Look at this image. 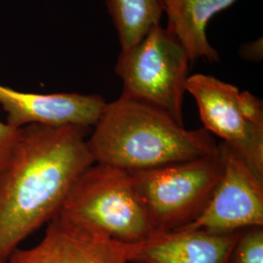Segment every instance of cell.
<instances>
[{
    "mask_svg": "<svg viewBox=\"0 0 263 263\" xmlns=\"http://www.w3.org/2000/svg\"><path fill=\"white\" fill-rule=\"evenodd\" d=\"M90 128L28 125L0 175V263L61 212L76 180L95 163Z\"/></svg>",
    "mask_w": 263,
    "mask_h": 263,
    "instance_id": "obj_1",
    "label": "cell"
},
{
    "mask_svg": "<svg viewBox=\"0 0 263 263\" xmlns=\"http://www.w3.org/2000/svg\"><path fill=\"white\" fill-rule=\"evenodd\" d=\"M87 143L95 163L130 173L217 152L204 128L187 130L161 109L122 95L106 103Z\"/></svg>",
    "mask_w": 263,
    "mask_h": 263,
    "instance_id": "obj_2",
    "label": "cell"
},
{
    "mask_svg": "<svg viewBox=\"0 0 263 263\" xmlns=\"http://www.w3.org/2000/svg\"><path fill=\"white\" fill-rule=\"evenodd\" d=\"M155 233L183 229L208 207L222 176L218 153L131 173Z\"/></svg>",
    "mask_w": 263,
    "mask_h": 263,
    "instance_id": "obj_3",
    "label": "cell"
},
{
    "mask_svg": "<svg viewBox=\"0 0 263 263\" xmlns=\"http://www.w3.org/2000/svg\"><path fill=\"white\" fill-rule=\"evenodd\" d=\"M190 59L167 28L161 25L135 46L121 50L115 72L122 80V96L161 109L183 124V99Z\"/></svg>",
    "mask_w": 263,
    "mask_h": 263,
    "instance_id": "obj_4",
    "label": "cell"
},
{
    "mask_svg": "<svg viewBox=\"0 0 263 263\" xmlns=\"http://www.w3.org/2000/svg\"><path fill=\"white\" fill-rule=\"evenodd\" d=\"M98 227L114 240L139 244L155 234L130 172L94 163L76 180L60 212Z\"/></svg>",
    "mask_w": 263,
    "mask_h": 263,
    "instance_id": "obj_5",
    "label": "cell"
},
{
    "mask_svg": "<svg viewBox=\"0 0 263 263\" xmlns=\"http://www.w3.org/2000/svg\"><path fill=\"white\" fill-rule=\"evenodd\" d=\"M185 89L196 102L204 129L219 137L263 179L262 101L202 73L188 76Z\"/></svg>",
    "mask_w": 263,
    "mask_h": 263,
    "instance_id": "obj_6",
    "label": "cell"
},
{
    "mask_svg": "<svg viewBox=\"0 0 263 263\" xmlns=\"http://www.w3.org/2000/svg\"><path fill=\"white\" fill-rule=\"evenodd\" d=\"M217 153L221 179L204 213L183 229L234 232L263 226V179L226 142L217 143Z\"/></svg>",
    "mask_w": 263,
    "mask_h": 263,
    "instance_id": "obj_7",
    "label": "cell"
},
{
    "mask_svg": "<svg viewBox=\"0 0 263 263\" xmlns=\"http://www.w3.org/2000/svg\"><path fill=\"white\" fill-rule=\"evenodd\" d=\"M139 246L114 240L89 222L59 213L39 244L17 249L8 263H132Z\"/></svg>",
    "mask_w": 263,
    "mask_h": 263,
    "instance_id": "obj_8",
    "label": "cell"
},
{
    "mask_svg": "<svg viewBox=\"0 0 263 263\" xmlns=\"http://www.w3.org/2000/svg\"><path fill=\"white\" fill-rule=\"evenodd\" d=\"M106 102L100 95L78 93L34 94L0 84V105L6 123L22 129L28 125L94 127Z\"/></svg>",
    "mask_w": 263,
    "mask_h": 263,
    "instance_id": "obj_9",
    "label": "cell"
},
{
    "mask_svg": "<svg viewBox=\"0 0 263 263\" xmlns=\"http://www.w3.org/2000/svg\"><path fill=\"white\" fill-rule=\"evenodd\" d=\"M239 231L181 229L155 233L140 243L132 263H227Z\"/></svg>",
    "mask_w": 263,
    "mask_h": 263,
    "instance_id": "obj_10",
    "label": "cell"
},
{
    "mask_svg": "<svg viewBox=\"0 0 263 263\" xmlns=\"http://www.w3.org/2000/svg\"><path fill=\"white\" fill-rule=\"evenodd\" d=\"M237 0H166L167 30L185 49L191 62H218L219 56L207 37L209 22Z\"/></svg>",
    "mask_w": 263,
    "mask_h": 263,
    "instance_id": "obj_11",
    "label": "cell"
},
{
    "mask_svg": "<svg viewBox=\"0 0 263 263\" xmlns=\"http://www.w3.org/2000/svg\"><path fill=\"white\" fill-rule=\"evenodd\" d=\"M166 0H106L121 50L135 46L160 25Z\"/></svg>",
    "mask_w": 263,
    "mask_h": 263,
    "instance_id": "obj_12",
    "label": "cell"
},
{
    "mask_svg": "<svg viewBox=\"0 0 263 263\" xmlns=\"http://www.w3.org/2000/svg\"><path fill=\"white\" fill-rule=\"evenodd\" d=\"M227 263H263V226L239 231Z\"/></svg>",
    "mask_w": 263,
    "mask_h": 263,
    "instance_id": "obj_13",
    "label": "cell"
},
{
    "mask_svg": "<svg viewBox=\"0 0 263 263\" xmlns=\"http://www.w3.org/2000/svg\"><path fill=\"white\" fill-rule=\"evenodd\" d=\"M21 129L0 121V175L8 167L19 143Z\"/></svg>",
    "mask_w": 263,
    "mask_h": 263,
    "instance_id": "obj_14",
    "label": "cell"
}]
</instances>
